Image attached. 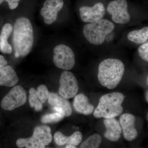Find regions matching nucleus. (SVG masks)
Here are the masks:
<instances>
[{
    "label": "nucleus",
    "mask_w": 148,
    "mask_h": 148,
    "mask_svg": "<svg viewBox=\"0 0 148 148\" xmlns=\"http://www.w3.org/2000/svg\"><path fill=\"white\" fill-rule=\"evenodd\" d=\"M12 42L15 57H24L31 52L34 45V30L26 17L17 18L13 27Z\"/></svg>",
    "instance_id": "1"
},
{
    "label": "nucleus",
    "mask_w": 148,
    "mask_h": 148,
    "mask_svg": "<svg viewBox=\"0 0 148 148\" xmlns=\"http://www.w3.org/2000/svg\"><path fill=\"white\" fill-rule=\"evenodd\" d=\"M124 71V64L119 59H105L99 64L98 80L104 87L110 89H114L121 81Z\"/></svg>",
    "instance_id": "2"
},
{
    "label": "nucleus",
    "mask_w": 148,
    "mask_h": 148,
    "mask_svg": "<svg viewBox=\"0 0 148 148\" xmlns=\"http://www.w3.org/2000/svg\"><path fill=\"white\" fill-rule=\"evenodd\" d=\"M124 95L119 92L106 94L101 97L98 106L93 113L96 118H113L119 116L123 112L121 106Z\"/></svg>",
    "instance_id": "3"
},
{
    "label": "nucleus",
    "mask_w": 148,
    "mask_h": 148,
    "mask_svg": "<svg viewBox=\"0 0 148 148\" xmlns=\"http://www.w3.org/2000/svg\"><path fill=\"white\" fill-rule=\"evenodd\" d=\"M114 28L112 22L102 18L86 25L83 33L88 42L94 45H99L105 42L106 36L111 34Z\"/></svg>",
    "instance_id": "4"
},
{
    "label": "nucleus",
    "mask_w": 148,
    "mask_h": 148,
    "mask_svg": "<svg viewBox=\"0 0 148 148\" xmlns=\"http://www.w3.org/2000/svg\"><path fill=\"white\" fill-rule=\"evenodd\" d=\"M52 140L50 127L47 125H40L35 127L32 137L18 139L16 144L18 148H43L48 145Z\"/></svg>",
    "instance_id": "5"
},
{
    "label": "nucleus",
    "mask_w": 148,
    "mask_h": 148,
    "mask_svg": "<svg viewBox=\"0 0 148 148\" xmlns=\"http://www.w3.org/2000/svg\"><path fill=\"white\" fill-rule=\"evenodd\" d=\"M53 62L59 69L66 71L71 70L75 65L73 51L65 45H58L53 49Z\"/></svg>",
    "instance_id": "6"
},
{
    "label": "nucleus",
    "mask_w": 148,
    "mask_h": 148,
    "mask_svg": "<svg viewBox=\"0 0 148 148\" xmlns=\"http://www.w3.org/2000/svg\"><path fill=\"white\" fill-rule=\"evenodd\" d=\"M27 100V93L24 88L16 86L3 98L1 106L5 110H13L24 105Z\"/></svg>",
    "instance_id": "7"
},
{
    "label": "nucleus",
    "mask_w": 148,
    "mask_h": 148,
    "mask_svg": "<svg viewBox=\"0 0 148 148\" xmlns=\"http://www.w3.org/2000/svg\"><path fill=\"white\" fill-rule=\"evenodd\" d=\"M59 95L65 99L74 98L79 90L76 78L71 72L65 71L61 74L59 80Z\"/></svg>",
    "instance_id": "8"
},
{
    "label": "nucleus",
    "mask_w": 148,
    "mask_h": 148,
    "mask_svg": "<svg viewBox=\"0 0 148 148\" xmlns=\"http://www.w3.org/2000/svg\"><path fill=\"white\" fill-rule=\"evenodd\" d=\"M108 12L112 15L114 23L125 24L130 21V16L127 9L126 0H114L110 3L107 8Z\"/></svg>",
    "instance_id": "9"
},
{
    "label": "nucleus",
    "mask_w": 148,
    "mask_h": 148,
    "mask_svg": "<svg viewBox=\"0 0 148 148\" xmlns=\"http://www.w3.org/2000/svg\"><path fill=\"white\" fill-rule=\"evenodd\" d=\"M64 5L63 0H46L40 10L45 23L47 25L54 23L57 19L58 12Z\"/></svg>",
    "instance_id": "10"
},
{
    "label": "nucleus",
    "mask_w": 148,
    "mask_h": 148,
    "mask_svg": "<svg viewBox=\"0 0 148 148\" xmlns=\"http://www.w3.org/2000/svg\"><path fill=\"white\" fill-rule=\"evenodd\" d=\"M82 20L86 23H92L102 19L105 16L106 10L103 3L95 4L92 7L83 6L79 8Z\"/></svg>",
    "instance_id": "11"
},
{
    "label": "nucleus",
    "mask_w": 148,
    "mask_h": 148,
    "mask_svg": "<svg viewBox=\"0 0 148 148\" xmlns=\"http://www.w3.org/2000/svg\"><path fill=\"white\" fill-rule=\"evenodd\" d=\"M135 116L130 114H123L120 117L119 123L123 136L127 141H132L138 137V132L135 127Z\"/></svg>",
    "instance_id": "12"
},
{
    "label": "nucleus",
    "mask_w": 148,
    "mask_h": 148,
    "mask_svg": "<svg viewBox=\"0 0 148 148\" xmlns=\"http://www.w3.org/2000/svg\"><path fill=\"white\" fill-rule=\"evenodd\" d=\"M104 123L106 128V131L104 133L105 138L112 142L118 141L122 133L119 122L114 118L105 119Z\"/></svg>",
    "instance_id": "13"
},
{
    "label": "nucleus",
    "mask_w": 148,
    "mask_h": 148,
    "mask_svg": "<svg viewBox=\"0 0 148 148\" xmlns=\"http://www.w3.org/2000/svg\"><path fill=\"white\" fill-rule=\"evenodd\" d=\"M73 107L78 113L85 115L92 114L94 109V106L89 103L88 98L82 93L75 96Z\"/></svg>",
    "instance_id": "14"
},
{
    "label": "nucleus",
    "mask_w": 148,
    "mask_h": 148,
    "mask_svg": "<svg viewBox=\"0 0 148 148\" xmlns=\"http://www.w3.org/2000/svg\"><path fill=\"white\" fill-rule=\"evenodd\" d=\"M18 81L16 72L10 66H7L0 69V86H14Z\"/></svg>",
    "instance_id": "15"
},
{
    "label": "nucleus",
    "mask_w": 148,
    "mask_h": 148,
    "mask_svg": "<svg viewBox=\"0 0 148 148\" xmlns=\"http://www.w3.org/2000/svg\"><path fill=\"white\" fill-rule=\"evenodd\" d=\"M53 138L55 143L58 146L71 145L77 146L82 141V135L81 132L76 131L70 137H67L62 132L58 131L54 134Z\"/></svg>",
    "instance_id": "16"
},
{
    "label": "nucleus",
    "mask_w": 148,
    "mask_h": 148,
    "mask_svg": "<svg viewBox=\"0 0 148 148\" xmlns=\"http://www.w3.org/2000/svg\"><path fill=\"white\" fill-rule=\"evenodd\" d=\"M48 101L51 106L63 109L65 116H69L71 114L72 109L70 102L61 95L54 92H49Z\"/></svg>",
    "instance_id": "17"
},
{
    "label": "nucleus",
    "mask_w": 148,
    "mask_h": 148,
    "mask_svg": "<svg viewBox=\"0 0 148 148\" xmlns=\"http://www.w3.org/2000/svg\"><path fill=\"white\" fill-rule=\"evenodd\" d=\"M12 29L13 26L10 23L5 24L2 28L0 35V51L5 54H11L12 52V48L8 42Z\"/></svg>",
    "instance_id": "18"
},
{
    "label": "nucleus",
    "mask_w": 148,
    "mask_h": 148,
    "mask_svg": "<svg viewBox=\"0 0 148 148\" xmlns=\"http://www.w3.org/2000/svg\"><path fill=\"white\" fill-rule=\"evenodd\" d=\"M127 39L130 41L140 44L147 42L148 39V27H144L140 30H134L128 33Z\"/></svg>",
    "instance_id": "19"
},
{
    "label": "nucleus",
    "mask_w": 148,
    "mask_h": 148,
    "mask_svg": "<svg viewBox=\"0 0 148 148\" xmlns=\"http://www.w3.org/2000/svg\"><path fill=\"white\" fill-rule=\"evenodd\" d=\"M102 138L100 135L95 134L90 136L81 145V148H98L100 147Z\"/></svg>",
    "instance_id": "20"
},
{
    "label": "nucleus",
    "mask_w": 148,
    "mask_h": 148,
    "mask_svg": "<svg viewBox=\"0 0 148 148\" xmlns=\"http://www.w3.org/2000/svg\"><path fill=\"white\" fill-rule=\"evenodd\" d=\"M64 116L63 114L58 112L47 114L42 117L41 121L43 123H54L60 121Z\"/></svg>",
    "instance_id": "21"
},
{
    "label": "nucleus",
    "mask_w": 148,
    "mask_h": 148,
    "mask_svg": "<svg viewBox=\"0 0 148 148\" xmlns=\"http://www.w3.org/2000/svg\"><path fill=\"white\" fill-rule=\"evenodd\" d=\"M36 91L38 98L42 104L45 103L48 99L49 92L45 85H40L37 88Z\"/></svg>",
    "instance_id": "22"
},
{
    "label": "nucleus",
    "mask_w": 148,
    "mask_h": 148,
    "mask_svg": "<svg viewBox=\"0 0 148 148\" xmlns=\"http://www.w3.org/2000/svg\"><path fill=\"white\" fill-rule=\"evenodd\" d=\"M139 55L143 60L148 61V42H147L140 46L138 49Z\"/></svg>",
    "instance_id": "23"
},
{
    "label": "nucleus",
    "mask_w": 148,
    "mask_h": 148,
    "mask_svg": "<svg viewBox=\"0 0 148 148\" xmlns=\"http://www.w3.org/2000/svg\"><path fill=\"white\" fill-rule=\"evenodd\" d=\"M36 91L34 88H32L29 90V105L32 108H34L35 102L38 101Z\"/></svg>",
    "instance_id": "24"
},
{
    "label": "nucleus",
    "mask_w": 148,
    "mask_h": 148,
    "mask_svg": "<svg viewBox=\"0 0 148 148\" xmlns=\"http://www.w3.org/2000/svg\"><path fill=\"white\" fill-rule=\"evenodd\" d=\"M20 0H0V5L3 2L6 1L8 3L9 7L11 10H14L18 7V2Z\"/></svg>",
    "instance_id": "25"
},
{
    "label": "nucleus",
    "mask_w": 148,
    "mask_h": 148,
    "mask_svg": "<svg viewBox=\"0 0 148 148\" xmlns=\"http://www.w3.org/2000/svg\"><path fill=\"white\" fill-rule=\"evenodd\" d=\"M8 66V62L3 56L0 55V69Z\"/></svg>",
    "instance_id": "26"
},
{
    "label": "nucleus",
    "mask_w": 148,
    "mask_h": 148,
    "mask_svg": "<svg viewBox=\"0 0 148 148\" xmlns=\"http://www.w3.org/2000/svg\"><path fill=\"white\" fill-rule=\"evenodd\" d=\"M34 108L35 110L36 111H40L42 109V104L40 102L39 100L35 102Z\"/></svg>",
    "instance_id": "27"
},
{
    "label": "nucleus",
    "mask_w": 148,
    "mask_h": 148,
    "mask_svg": "<svg viewBox=\"0 0 148 148\" xmlns=\"http://www.w3.org/2000/svg\"><path fill=\"white\" fill-rule=\"evenodd\" d=\"M53 110L55 111H56V112H58V113L63 114L65 116V114H64V112L63 110V109L61 108H59V107H54L53 108Z\"/></svg>",
    "instance_id": "28"
},
{
    "label": "nucleus",
    "mask_w": 148,
    "mask_h": 148,
    "mask_svg": "<svg viewBox=\"0 0 148 148\" xmlns=\"http://www.w3.org/2000/svg\"><path fill=\"white\" fill-rule=\"evenodd\" d=\"M66 148H77L76 146L71 145H67L66 147Z\"/></svg>",
    "instance_id": "29"
},
{
    "label": "nucleus",
    "mask_w": 148,
    "mask_h": 148,
    "mask_svg": "<svg viewBox=\"0 0 148 148\" xmlns=\"http://www.w3.org/2000/svg\"><path fill=\"white\" fill-rule=\"evenodd\" d=\"M148 91L147 90V92H146V96H145V97H146V101H147V103H148Z\"/></svg>",
    "instance_id": "30"
},
{
    "label": "nucleus",
    "mask_w": 148,
    "mask_h": 148,
    "mask_svg": "<svg viewBox=\"0 0 148 148\" xmlns=\"http://www.w3.org/2000/svg\"><path fill=\"white\" fill-rule=\"evenodd\" d=\"M146 84L148 85V77H147V79H146Z\"/></svg>",
    "instance_id": "31"
}]
</instances>
